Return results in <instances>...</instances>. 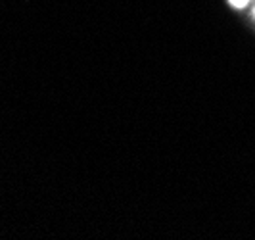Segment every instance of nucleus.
Here are the masks:
<instances>
[{
  "instance_id": "f257e3e1",
  "label": "nucleus",
  "mask_w": 255,
  "mask_h": 240,
  "mask_svg": "<svg viewBox=\"0 0 255 240\" xmlns=\"http://www.w3.org/2000/svg\"><path fill=\"white\" fill-rule=\"evenodd\" d=\"M230 2H232V4L236 6V8H242V6H246V4L250 2V0H230Z\"/></svg>"
}]
</instances>
